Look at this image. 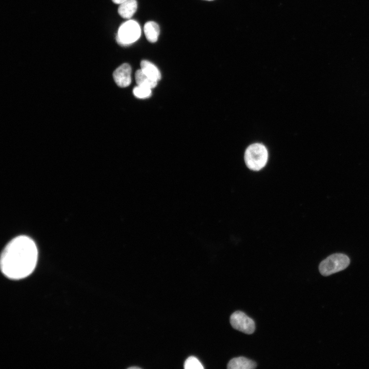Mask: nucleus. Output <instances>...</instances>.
<instances>
[{
    "label": "nucleus",
    "instance_id": "nucleus-3",
    "mask_svg": "<svg viewBox=\"0 0 369 369\" xmlns=\"http://www.w3.org/2000/svg\"><path fill=\"white\" fill-rule=\"evenodd\" d=\"M350 263V260L347 255L333 254L320 262L319 270L322 275L327 276L344 270Z\"/></svg>",
    "mask_w": 369,
    "mask_h": 369
},
{
    "label": "nucleus",
    "instance_id": "nucleus-9",
    "mask_svg": "<svg viewBox=\"0 0 369 369\" xmlns=\"http://www.w3.org/2000/svg\"><path fill=\"white\" fill-rule=\"evenodd\" d=\"M141 70L148 77L158 81L161 78V74L158 69L153 63L147 60L140 63Z\"/></svg>",
    "mask_w": 369,
    "mask_h": 369
},
{
    "label": "nucleus",
    "instance_id": "nucleus-5",
    "mask_svg": "<svg viewBox=\"0 0 369 369\" xmlns=\"http://www.w3.org/2000/svg\"><path fill=\"white\" fill-rule=\"evenodd\" d=\"M230 321L234 329L247 334H252L255 330L254 320L241 311L234 312L230 317Z\"/></svg>",
    "mask_w": 369,
    "mask_h": 369
},
{
    "label": "nucleus",
    "instance_id": "nucleus-6",
    "mask_svg": "<svg viewBox=\"0 0 369 369\" xmlns=\"http://www.w3.org/2000/svg\"><path fill=\"white\" fill-rule=\"evenodd\" d=\"M114 80L120 87L129 86L131 83V67L129 64L125 63L115 70L113 73Z\"/></svg>",
    "mask_w": 369,
    "mask_h": 369
},
{
    "label": "nucleus",
    "instance_id": "nucleus-11",
    "mask_svg": "<svg viewBox=\"0 0 369 369\" xmlns=\"http://www.w3.org/2000/svg\"><path fill=\"white\" fill-rule=\"evenodd\" d=\"M135 79L137 85L153 89L155 88L157 81H155L145 74L141 70H138L135 73Z\"/></svg>",
    "mask_w": 369,
    "mask_h": 369
},
{
    "label": "nucleus",
    "instance_id": "nucleus-15",
    "mask_svg": "<svg viewBox=\"0 0 369 369\" xmlns=\"http://www.w3.org/2000/svg\"><path fill=\"white\" fill-rule=\"evenodd\" d=\"M128 368H140V367H138V366H132V367L131 366V367H129Z\"/></svg>",
    "mask_w": 369,
    "mask_h": 369
},
{
    "label": "nucleus",
    "instance_id": "nucleus-1",
    "mask_svg": "<svg viewBox=\"0 0 369 369\" xmlns=\"http://www.w3.org/2000/svg\"><path fill=\"white\" fill-rule=\"evenodd\" d=\"M37 256V249L32 239L25 235L17 236L6 245L2 253V272L12 279L26 277L34 270Z\"/></svg>",
    "mask_w": 369,
    "mask_h": 369
},
{
    "label": "nucleus",
    "instance_id": "nucleus-12",
    "mask_svg": "<svg viewBox=\"0 0 369 369\" xmlns=\"http://www.w3.org/2000/svg\"><path fill=\"white\" fill-rule=\"evenodd\" d=\"M133 93L136 97L143 99L150 97L152 91L149 88L137 85L134 88Z\"/></svg>",
    "mask_w": 369,
    "mask_h": 369
},
{
    "label": "nucleus",
    "instance_id": "nucleus-4",
    "mask_svg": "<svg viewBox=\"0 0 369 369\" xmlns=\"http://www.w3.org/2000/svg\"><path fill=\"white\" fill-rule=\"evenodd\" d=\"M140 34L141 30L138 23L135 20H129L119 27L116 40L121 46H128L136 41Z\"/></svg>",
    "mask_w": 369,
    "mask_h": 369
},
{
    "label": "nucleus",
    "instance_id": "nucleus-10",
    "mask_svg": "<svg viewBox=\"0 0 369 369\" xmlns=\"http://www.w3.org/2000/svg\"><path fill=\"white\" fill-rule=\"evenodd\" d=\"M144 30L147 40L151 43H155L157 39L160 32L158 25L155 22L149 21L144 26Z\"/></svg>",
    "mask_w": 369,
    "mask_h": 369
},
{
    "label": "nucleus",
    "instance_id": "nucleus-7",
    "mask_svg": "<svg viewBox=\"0 0 369 369\" xmlns=\"http://www.w3.org/2000/svg\"><path fill=\"white\" fill-rule=\"evenodd\" d=\"M255 362L243 357L234 358L228 363L229 369H252L256 367Z\"/></svg>",
    "mask_w": 369,
    "mask_h": 369
},
{
    "label": "nucleus",
    "instance_id": "nucleus-16",
    "mask_svg": "<svg viewBox=\"0 0 369 369\" xmlns=\"http://www.w3.org/2000/svg\"><path fill=\"white\" fill-rule=\"evenodd\" d=\"M206 1H213V0H206Z\"/></svg>",
    "mask_w": 369,
    "mask_h": 369
},
{
    "label": "nucleus",
    "instance_id": "nucleus-13",
    "mask_svg": "<svg viewBox=\"0 0 369 369\" xmlns=\"http://www.w3.org/2000/svg\"><path fill=\"white\" fill-rule=\"evenodd\" d=\"M184 368L186 369H202L203 366L199 360L195 357H188L184 363Z\"/></svg>",
    "mask_w": 369,
    "mask_h": 369
},
{
    "label": "nucleus",
    "instance_id": "nucleus-8",
    "mask_svg": "<svg viewBox=\"0 0 369 369\" xmlns=\"http://www.w3.org/2000/svg\"><path fill=\"white\" fill-rule=\"evenodd\" d=\"M136 0H127L120 4L118 8V14L124 18H130L136 11Z\"/></svg>",
    "mask_w": 369,
    "mask_h": 369
},
{
    "label": "nucleus",
    "instance_id": "nucleus-2",
    "mask_svg": "<svg viewBox=\"0 0 369 369\" xmlns=\"http://www.w3.org/2000/svg\"><path fill=\"white\" fill-rule=\"evenodd\" d=\"M268 158L267 150L261 144H253L249 146L244 153V161L248 168L257 171L266 165Z\"/></svg>",
    "mask_w": 369,
    "mask_h": 369
},
{
    "label": "nucleus",
    "instance_id": "nucleus-14",
    "mask_svg": "<svg viewBox=\"0 0 369 369\" xmlns=\"http://www.w3.org/2000/svg\"><path fill=\"white\" fill-rule=\"evenodd\" d=\"M113 2L116 4H121L127 0H112Z\"/></svg>",
    "mask_w": 369,
    "mask_h": 369
}]
</instances>
